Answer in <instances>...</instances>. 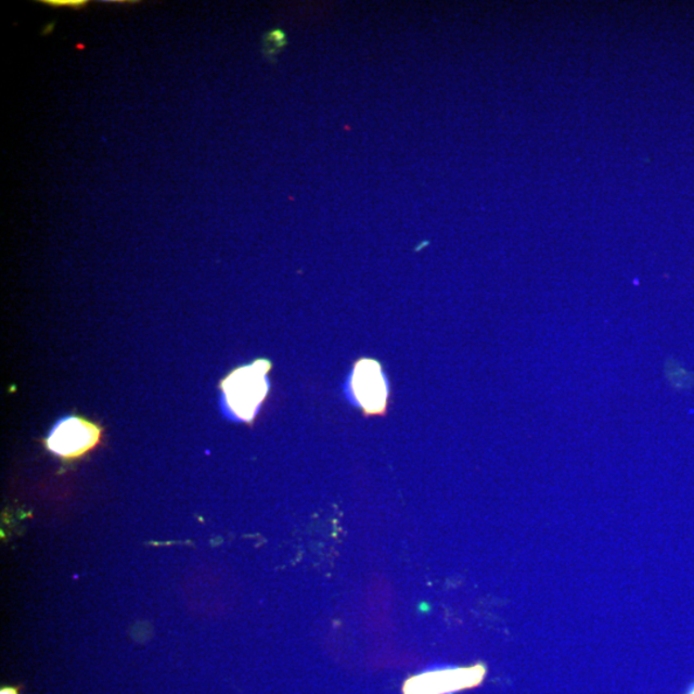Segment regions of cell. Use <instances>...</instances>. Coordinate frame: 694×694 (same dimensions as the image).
<instances>
[{
	"label": "cell",
	"instance_id": "obj_6",
	"mask_svg": "<svg viewBox=\"0 0 694 694\" xmlns=\"http://www.w3.org/2000/svg\"><path fill=\"white\" fill-rule=\"evenodd\" d=\"M41 4L52 7V9L81 10L88 5L87 0H40Z\"/></svg>",
	"mask_w": 694,
	"mask_h": 694
},
{
	"label": "cell",
	"instance_id": "obj_8",
	"mask_svg": "<svg viewBox=\"0 0 694 694\" xmlns=\"http://www.w3.org/2000/svg\"><path fill=\"white\" fill-rule=\"evenodd\" d=\"M691 694H694V691Z\"/></svg>",
	"mask_w": 694,
	"mask_h": 694
},
{
	"label": "cell",
	"instance_id": "obj_2",
	"mask_svg": "<svg viewBox=\"0 0 694 694\" xmlns=\"http://www.w3.org/2000/svg\"><path fill=\"white\" fill-rule=\"evenodd\" d=\"M102 428L79 415H69L55 423L46 439V448L62 460L74 461L86 455L101 442Z\"/></svg>",
	"mask_w": 694,
	"mask_h": 694
},
{
	"label": "cell",
	"instance_id": "obj_4",
	"mask_svg": "<svg viewBox=\"0 0 694 694\" xmlns=\"http://www.w3.org/2000/svg\"><path fill=\"white\" fill-rule=\"evenodd\" d=\"M484 676L483 666L425 672V674L408 680L404 685V694H448L477 685Z\"/></svg>",
	"mask_w": 694,
	"mask_h": 694
},
{
	"label": "cell",
	"instance_id": "obj_1",
	"mask_svg": "<svg viewBox=\"0 0 694 694\" xmlns=\"http://www.w3.org/2000/svg\"><path fill=\"white\" fill-rule=\"evenodd\" d=\"M272 370L267 359L237 368L220 382L221 391L235 419L253 423L268 395V373Z\"/></svg>",
	"mask_w": 694,
	"mask_h": 694
},
{
	"label": "cell",
	"instance_id": "obj_5",
	"mask_svg": "<svg viewBox=\"0 0 694 694\" xmlns=\"http://www.w3.org/2000/svg\"><path fill=\"white\" fill-rule=\"evenodd\" d=\"M287 46L286 33L281 29L270 30L262 38V54L270 62L275 61V55Z\"/></svg>",
	"mask_w": 694,
	"mask_h": 694
},
{
	"label": "cell",
	"instance_id": "obj_3",
	"mask_svg": "<svg viewBox=\"0 0 694 694\" xmlns=\"http://www.w3.org/2000/svg\"><path fill=\"white\" fill-rule=\"evenodd\" d=\"M350 390L368 415L384 414L388 404V386L381 365L373 359H360L354 367Z\"/></svg>",
	"mask_w": 694,
	"mask_h": 694
},
{
	"label": "cell",
	"instance_id": "obj_7",
	"mask_svg": "<svg viewBox=\"0 0 694 694\" xmlns=\"http://www.w3.org/2000/svg\"><path fill=\"white\" fill-rule=\"evenodd\" d=\"M0 694H20L18 690L15 689V686H3L2 690H0Z\"/></svg>",
	"mask_w": 694,
	"mask_h": 694
}]
</instances>
